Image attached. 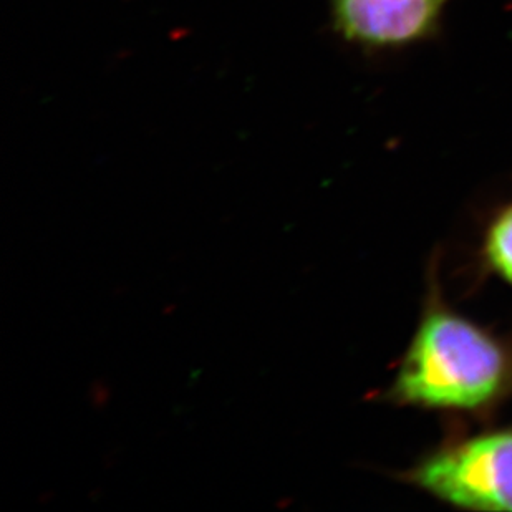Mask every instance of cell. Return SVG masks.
I'll return each instance as SVG.
<instances>
[{
  "mask_svg": "<svg viewBox=\"0 0 512 512\" xmlns=\"http://www.w3.org/2000/svg\"><path fill=\"white\" fill-rule=\"evenodd\" d=\"M343 37L367 47H401L433 34L450 0H330Z\"/></svg>",
  "mask_w": 512,
  "mask_h": 512,
  "instance_id": "3",
  "label": "cell"
},
{
  "mask_svg": "<svg viewBox=\"0 0 512 512\" xmlns=\"http://www.w3.org/2000/svg\"><path fill=\"white\" fill-rule=\"evenodd\" d=\"M503 352L456 315L436 312L423 322L398 373L401 400L440 408L483 405L503 382Z\"/></svg>",
  "mask_w": 512,
  "mask_h": 512,
  "instance_id": "1",
  "label": "cell"
},
{
  "mask_svg": "<svg viewBox=\"0 0 512 512\" xmlns=\"http://www.w3.org/2000/svg\"><path fill=\"white\" fill-rule=\"evenodd\" d=\"M415 481L448 503L512 511V433L481 436L426 461Z\"/></svg>",
  "mask_w": 512,
  "mask_h": 512,
  "instance_id": "2",
  "label": "cell"
},
{
  "mask_svg": "<svg viewBox=\"0 0 512 512\" xmlns=\"http://www.w3.org/2000/svg\"><path fill=\"white\" fill-rule=\"evenodd\" d=\"M488 256L496 271L512 282V208L501 214L489 231Z\"/></svg>",
  "mask_w": 512,
  "mask_h": 512,
  "instance_id": "4",
  "label": "cell"
}]
</instances>
